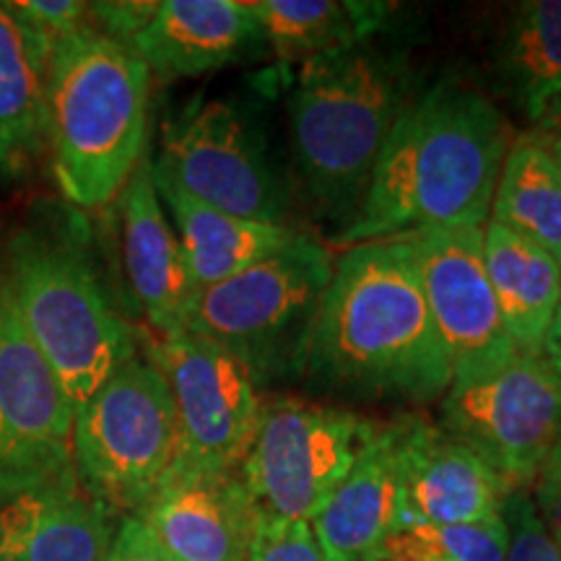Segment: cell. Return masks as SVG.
<instances>
[{"instance_id": "cell-21", "label": "cell", "mask_w": 561, "mask_h": 561, "mask_svg": "<svg viewBox=\"0 0 561 561\" xmlns=\"http://www.w3.org/2000/svg\"><path fill=\"white\" fill-rule=\"evenodd\" d=\"M153 182L161 203L170 210L182 255L198 291L237 276L299 234L289 224L250 221L203 206L157 172Z\"/></svg>"}, {"instance_id": "cell-25", "label": "cell", "mask_w": 561, "mask_h": 561, "mask_svg": "<svg viewBox=\"0 0 561 561\" xmlns=\"http://www.w3.org/2000/svg\"><path fill=\"white\" fill-rule=\"evenodd\" d=\"M489 221L536 242L561 265V174L538 130L512 138Z\"/></svg>"}, {"instance_id": "cell-22", "label": "cell", "mask_w": 561, "mask_h": 561, "mask_svg": "<svg viewBox=\"0 0 561 561\" xmlns=\"http://www.w3.org/2000/svg\"><path fill=\"white\" fill-rule=\"evenodd\" d=\"M483 263L510 341L520 354H543L561 294L559 261L502 224L486 221Z\"/></svg>"}, {"instance_id": "cell-9", "label": "cell", "mask_w": 561, "mask_h": 561, "mask_svg": "<svg viewBox=\"0 0 561 561\" xmlns=\"http://www.w3.org/2000/svg\"><path fill=\"white\" fill-rule=\"evenodd\" d=\"M439 426L473 450L510 491L528 489L561 437V367L517 354L458 380L442 396Z\"/></svg>"}, {"instance_id": "cell-34", "label": "cell", "mask_w": 561, "mask_h": 561, "mask_svg": "<svg viewBox=\"0 0 561 561\" xmlns=\"http://www.w3.org/2000/svg\"><path fill=\"white\" fill-rule=\"evenodd\" d=\"M538 133H541V138L546 140V146H549L553 161H557V170L561 174V102L553 107V112L546 121L538 125Z\"/></svg>"}, {"instance_id": "cell-13", "label": "cell", "mask_w": 561, "mask_h": 561, "mask_svg": "<svg viewBox=\"0 0 561 561\" xmlns=\"http://www.w3.org/2000/svg\"><path fill=\"white\" fill-rule=\"evenodd\" d=\"M411 244L434 331L453 382L502 367L520 351L510 341L483 263V227L421 231Z\"/></svg>"}, {"instance_id": "cell-6", "label": "cell", "mask_w": 561, "mask_h": 561, "mask_svg": "<svg viewBox=\"0 0 561 561\" xmlns=\"http://www.w3.org/2000/svg\"><path fill=\"white\" fill-rule=\"evenodd\" d=\"M333 265V250L299 231L263 261L201 289L187 333L237 356L257 385L305 375L314 318Z\"/></svg>"}, {"instance_id": "cell-23", "label": "cell", "mask_w": 561, "mask_h": 561, "mask_svg": "<svg viewBox=\"0 0 561 561\" xmlns=\"http://www.w3.org/2000/svg\"><path fill=\"white\" fill-rule=\"evenodd\" d=\"M265 50L286 62H307L375 39L398 11L364 0H255Z\"/></svg>"}, {"instance_id": "cell-11", "label": "cell", "mask_w": 561, "mask_h": 561, "mask_svg": "<svg viewBox=\"0 0 561 561\" xmlns=\"http://www.w3.org/2000/svg\"><path fill=\"white\" fill-rule=\"evenodd\" d=\"M153 172L229 216L265 224H286L289 216V193L265 140L234 102L195 104L167 123Z\"/></svg>"}, {"instance_id": "cell-7", "label": "cell", "mask_w": 561, "mask_h": 561, "mask_svg": "<svg viewBox=\"0 0 561 561\" xmlns=\"http://www.w3.org/2000/svg\"><path fill=\"white\" fill-rule=\"evenodd\" d=\"M178 419L149 354L123 362L73 419V471L112 515H140L170 479Z\"/></svg>"}, {"instance_id": "cell-18", "label": "cell", "mask_w": 561, "mask_h": 561, "mask_svg": "<svg viewBox=\"0 0 561 561\" xmlns=\"http://www.w3.org/2000/svg\"><path fill=\"white\" fill-rule=\"evenodd\" d=\"M130 50L161 81L195 79L265 50L250 0H159Z\"/></svg>"}, {"instance_id": "cell-14", "label": "cell", "mask_w": 561, "mask_h": 561, "mask_svg": "<svg viewBox=\"0 0 561 561\" xmlns=\"http://www.w3.org/2000/svg\"><path fill=\"white\" fill-rule=\"evenodd\" d=\"M401 462L403 525H462L496 517L504 481L462 442L424 416L392 421Z\"/></svg>"}, {"instance_id": "cell-35", "label": "cell", "mask_w": 561, "mask_h": 561, "mask_svg": "<svg viewBox=\"0 0 561 561\" xmlns=\"http://www.w3.org/2000/svg\"><path fill=\"white\" fill-rule=\"evenodd\" d=\"M543 356L557 364V367H561V294H559L557 314H553L549 335H546V343H543Z\"/></svg>"}, {"instance_id": "cell-17", "label": "cell", "mask_w": 561, "mask_h": 561, "mask_svg": "<svg viewBox=\"0 0 561 561\" xmlns=\"http://www.w3.org/2000/svg\"><path fill=\"white\" fill-rule=\"evenodd\" d=\"M115 533L73 468L0 502V561H110Z\"/></svg>"}, {"instance_id": "cell-8", "label": "cell", "mask_w": 561, "mask_h": 561, "mask_svg": "<svg viewBox=\"0 0 561 561\" xmlns=\"http://www.w3.org/2000/svg\"><path fill=\"white\" fill-rule=\"evenodd\" d=\"M377 430V421L339 405L265 398L255 439L240 466L261 517L310 523Z\"/></svg>"}, {"instance_id": "cell-19", "label": "cell", "mask_w": 561, "mask_h": 561, "mask_svg": "<svg viewBox=\"0 0 561 561\" xmlns=\"http://www.w3.org/2000/svg\"><path fill=\"white\" fill-rule=\"evenodd\" d=\"M310 528L328 561H364L403 528L401 462L392 421L380 424L367 450L310 517Z\"/></svg>"}, {"instance_id": "cell-31", "label": "cell", "mask_w": 561, "mask_h": 561, "mask_svg": "<svg viewBox=\"0 0 561 561\" xmlns=\"http://www.w3.org/2000/svg\"><path fill=\"white\" fill-rule=\"evenodd\" d=\"M533 504L561 551V437L533 481Z\"/></svg>"}, {"instance_id": "cell-1", "label": "cell", "mask_w": 561, "mask_h": 561, "mask_svg": "<svg viewBox=\"0 0 561 561\" xmlns=\"http://www.w3.org/2000/svg\"><path fill=\"white\" fill-rule=\"evenodd\" d=\"M510 144V125L486 94L460 81H437L403 110L354 221L335 242L354 248L486 227Z\"/></svg>"}, {"instance_id": "cell-2", "label": "cell", "mask_w": 561, "mask_h": 561, "mask_svg": "<svg viewBox=\"0 0 561 561\" xmlns=\"http://www.w3.org/2000/svg\"><path fill=\"white\" fill-rule=\"evenodd\" d=\"M305 377L314 388L354 398L442 401L453 369L409 242H364L335 255Z\"/></svg>"}, {"instance_id": "cell-12", "label": "cell", "mask_w": 561, "mask_h": 561, "mask_svg": "<svg viewBox=\"0 0 561 561\" xmlns=\"http://www.w3.org/2000/svg\"><path fill=\"white\" fill-rule=\"evenodd\" d=\"M73 403L26 333L0 268V502L73 468Z\"/></svg>"}, {"instance_id": "cell-29", "label": "cell", "mask_w": 561, "mask_h": 561, "mask_svg": "<svg viewBox=\"0 0 561 561\" xmlns=\"http://www.w3.org/2000/svg\"><path fill=\"white\" fill-rule=\"evenodd\" d=\"M248 561H328L307 520H265L257 525Z\"/></svg>"}, {"instance_id": "cell-15", "label": "cell", "mask_w": 561, "mask_h": 561, "mask_svg": "<svg viewBox=\"0 0 561 561\" xmlns=\"http://www.w3.org/2000/svg\"><path fill=\"white\" fill-rule=\"evenodd\" d=\"M138 517L170 561H248L261 525L240 471L170 476Z\"/></svg>"}, {"instance_id": "cell-5", "label": "cell", "mask_w": 561, "mask_h": 561, "mask_svg": "<svg viewBox=\"0 0 561 561\" xmlns=\"http://www.w3.org/2000/svg\"><path fill=\"white\" fill-rule=\"evenodd\" d=\"M3 276L26 333L60 377L73 409L138 351L87 252L66 231L19 229Z\"/></svg>"}, {"instance_id": "cell-28", "label": "cell", "mask_w": 561, "mask_h": 561, "mask_svg": "<svg viewBox=\"0 0 561 561\" xmlns=\"http://www.w3.org/2000/svg\"><path fill=\"white\" fill-rule=\"evenodd\" d=\"M9 9L47 50L89 24V3L81 0H11Z\"/></svg>"}, {"instance_id": "cell-30", "label": "cell", "mask_w": 561, "mask_h": 561, "mask_svg": "<svg viewBox=\"0 0 561 561\" xmlns=\"http://www.w3.org/2000/svg\"><path fill=\"white\" fill-rule=\"evenodd\" d=\"M159 0H115V3H89V21L102 34L130 47L133 39L149 26Z\"/></svg>"}, {"instance_id": "cell-32", "label": "cell", "mask_w": 561, "mask_h": 561, "mask_svg": "<svg viewBox=\"0 0 561 561\" xmlns=\"http://www.w3.org/2000/svg\"><path fill=\"white\" fill-rule=\"evenodd\" d=\"M110 561H170L140 517H123L117 525Z\"/></svg>"}, {"instance_id": "cell-20", "label": "cell", "mask_w": 561, "mask_h": 561, "mask_svg": "<svg viewBox=\"0 0 561 561\" xmlns=\"http://www.w3.org/2000/svg\"><path fill=\"white\" fill-rule=\"evenodd\" d=\"M47 50L0 3V180H26L47 157Z\"/></svg>"}, {"instance_id": "cell-3", "label": "cell", "mask_w": 561, "mask_h": 561, "mask_svg": "<svg viewBox=\"0 0 561 561\" xmlns=\"http://www.w3.org/2000/svg\"><path fill=\"white\" fill-rule=\"evenodd\" d=\"M409 66L375 39L301 62L289 94L294 159L307 198L325 221H354L377 159L401 121Z\"/></svg>"}, {"instance_id": "cell-26", "label": "cell", "mask_w": 561, "mask_h": 561, "mask_svg": "<svg viewBox=\"0 0 561 561\" xmlns=\"http://www.w3.org/2000/svg\"><path fill=\"white\" fill-rule=\"evenodd\" d=\"M426 561H502L507 525L496 517L462 525H403L398 528Z\"/></svg>"}, {"instance_id": "cell-4", "label": "cell", "mask_w": 561, "mask_h": 561, "mask_svg": "<svg viewBox=\"0 0 561 561\" xmlns=\"http://www.w3.org/2000/svg\"><path fill=\"white\" fill-rule=\"evenodd\" d=\"M151 73L91 21L47 60V157L62 198L83 210L117 201L146 159Z\"/></svg>"}, {"instance_id": "cell-27", "label": "cell", "mask_w": 561, "mask_h": 561, "mask_svg": "<svg viewBox=\"0 0 561 561\" xmlns=\"http://www.w3.org/2000/svg\"><path fill=\"white\" fill-rule=\"evenodd\" d=\"M502 520L507 525V551L502 561H561L559 546L546 530L528 491H510L502 504Z\"/></svg>"}, {"instance_id": "cell-33", "label": "cell", "mask_w": 561, "mask_h": 561, "mask_svg": "<svg viewBox=\"0 0 561 561\" xmlns=\"http://www.w3.org/2000/svg\"><path fill=\"white\" fill-rule=\"evenodd\" d=\"M364 561H426L421 553L413 549V546L405 541V536L401 530H396L392 536L385 541L380 549L371 551Z\"/></svg>"}, {"instance_id": "cell-16", "label": "cell", "mask_w": 561, "mask_h": 561, "mask_svg": "<svg viewBox=\"0 0 561 561\" xmlns=\"http://www.w3.org/2000/svg\"><path fill=\"white\" fill-rule=\"evenodd\" d=\"M121 201L123 261L133 297L157 339L187 333L198 286L193 284L164 203L153 182V161L130 174Z\"/></svg>"}, {"instance_id": "cell-10", "label": "cell", "mask_w": 561, "mask_h": 561, "mask_svg": "<svg viewBox=\"0 0 561 561\" xmlns=\"http://www.w3.org/2000/svg\"><path fill=\"white\" fill-rule=\"evenodd\" d=\"M170 385L178 455L170 476L237 473L261 424V385L244 364L201 335L180 333L146 346Z\"/></svg>"}, {"instance_id": "cell-24", "label": "cell", "mask_w": 561, "mask_h": 561, "mask_svg": "<svg viewBox=\"0 0 561 561\" xmlns=\"http://www.w3.org/2000/svg\"><path fill=\"white\" fill-rule=\"evenodd\" d=\"M496 66L510 100L538 128L561 102V0H528L512 9Z\"/></svg>"}]
</instances>
